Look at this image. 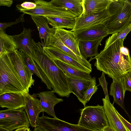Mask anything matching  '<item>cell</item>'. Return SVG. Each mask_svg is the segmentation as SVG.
Instances as JSON below:
<instances>
[{"instance_id":"obj_3","label":"cell","mask_w":131,"mask_h":131,"mask_svg":"<svg viewBox=\"0 0 131 131\" xmlns=\"http://www.w3.org/2000/svg\"><path fill=\"white\" fill-rule=\"evenodd\" d=\"M107 9L110 15L103 24L109 34L118 33L131 24V2L112 0Z\"/></svg>"},{"instance_id":"obj_30","label":"cell","mask_w":131,"mask_h":131,"mask_svg":"<svg viewBox=\"0 0 131 131\" xmlns=\"http://www.w3.org/2000/svg\"><path fill=\"white\" fill-rule=\"evenodd\" d=\"M96 84V78L93 77L92 78V81L82 99L81 103L84 107L86 103L89 101L92 96L97 91L98 88Z\"/></svg>"},{"instance_id":"obj_16","label":"cell","mask_w":131,"mask_h":131,"mask_svg":"<svg viewBox=\"0 0 131 131\" xmlns=\"http://www.w3.org/2000/svg\"><path fill=\"white\" fill-rule=\"evenodd\" d=\"M54 93L53 90L48 91L40 92L37 95L40 99L43 112L53 118H56L54 110V106L58 103L62 102L63 100L61 98H58Z\"/></svg>"},{"instance_id":"obj_41","label":"cell","mask_w":131,"mask_h":131,"mask_svg":"<svg viewBox=\"0 0 131 131\" xmlns=\"http://www.w3.org/2000/svg\"><path fill=\"white\" fill-rule=\"evenodd\" d=\"M0 131H10L5 128L0 127Z\"/></svg>"},{"instance_id":"obj_28","label":"cell","mask_w":131,"mask_h":131,"mask_svg":"<svg viewBox=\"0 0 131 131\" xmlns=\"http://www.w3.org/2000/svg\"><path fill=\"white\" fill-rule=\"evenodd\" d=\"M18 49V46L11 36L0 30V56Z\"/></svg>"},{"instance_id":"obj_36","label":"cell","mask_w":131,"mask_h":131,"mask_svg":"<svg viewBox=\"0 0 131 131\" xmlns=\"http://www.w3.org/2000/svg\"><path fill=\"white\" fill-rule=\"evenodd\" d=\"M117 114L125 127L129 131H131V124L124 118L117 111Z\"/></svg>"},{"instance_id":"obj_12","label":"cell","mask_w":131,"mask_h":131,"mask_svg":"<svg viewBox=\"0 0 131 131\" xmlns=\"http://www.w3.org/2000/svg\"><path fill=\"white\" fill-rule=\"evenodd\" d=\"M43 48L46 52L53 59L59 60L76 69L90 74L92 69L82 65L72 57L58 48L48 46Z\"/></svg>"},{"instance_id":"obj_15","label":"cell","mask_w":131,"mask_h":131,"mask_svg":"<svg viewBox=\"0 0 131 131\" xmlns=\"http://www.w3.org/2000/svg\"><path fill=\"white\" fill-rule=\"evenodd\" d=\"M73 32L78 41L104 38L109 35L103 24L95 25Z\"/></svg>"},{"instance_id":"obj_24","label":"cell","mask_w":131,"mask_h":131,"mask_svg":"<svg viewBox=\"0 0 131 131\" xmlns=\"http://www.w3.org/2000/svg\"><path fill=\"white\" fill-rule=\"evenodd\" d=\"M67 76L72 93L76 96L81 103L82 98L88 89L92 79H81Z\"/></svg>"},{"instance_id":"obj_25","label":"cell","mask_w":131,"mask_h":131,"mask_svg":"<svg viewBox=\"0 0 131 131\" xmlns=\"http://www.w3.org/2000/svg\"><path fill=\"white\" fill-rule=\"evenodd\" d=\"M54 34L51 35L49 38L48 46L59 49L70 56L88 68L92 69L91 64L83 57L78 56L65 46L59 39L54 36Z\"/></svg>"},{"instance_id":"obj_27","label":"cell","mask_w":131,"mask_h":131,"mask_svg":"<svg viewBox=\"0 0 131 131\" xmlns=\"http://www.w3.org/2000/svg\"><path fill=\"white\" fill-rule=\"evenodd\" d=\"M52 59L55 64L67 76L81 79H92L90 74L79 70L57 59Z\"/></svg>"},{"instance_id":"obj_40","label":"cell","mask_w":131,"mask_h":131,"mask_svg":"<svg viewBox=\"0 0 131 131\" xmlns=\"http://www.w3.org/2000/svg\"><path fill=\"white\" fill-rule=\"evenodd\" d=\"M103 131H115L109 125L104 128Z\"/></svg>"},{"instance_id":"obj_37","label":"cell","mask_w":131,"mask_h":131,"mask_svg":"<svg viewBox=\"0 0 131 131\" xmlns=\"http://www.w3.org/2000/svg\"><path fill=\"white\" fill-rule=\"evenodd\" d=\"M13 3V1L12 0H0V6L10 7Z\"/></svg>"},{"instance_id":"obj_35","label":"cell","mask_w":131,"mask_h":131,"mask_svg":"<svg viewBox=\"0 0 131 131\" xmlns=\"http://www.w3.org/2000/svg\"><path fill=\"white\" fill-rule=\"evenodd\" d=\"M131 31V24L119 32L117 34L118 38L124 40L127 34Z\"/></svg>"},{"instance_id":"obj_39","label":"cell","mask_w":131,"mask_h":131,"mask_svg":"<svg viewBox=\"0 0 131 131\" xmlns=\"http://www.w3.org/2000/svg\"><path fill=\"white\" fill-rule=\"evenodd\" d=\"M33 131H45L42 127L38 126L34 128Z\"/></svg>"},{"instance_id":"obj_4","label":"cell","mask_w":131,"mask_h":131,"mask_svg":"<svg viewBox=\"0 0 131 131\" xmlns=\"http://www.w3.org/2000/svg\"><path fill=\"white\" fill-rule=\"evenodd\" d=\"M26 92L11 62L8 53L0 56V95Z\"/></svg>"},{"instance_id":"obj_20","label":"cell","mask_w":131,"mask_h":131,"mask_svg":"<svg viewBox=\"0 0 131 131\" xmlns=\"http://www.w3.org/2000/svg\"><path fill=\"white\" fill-rule=\"evenodd\" d=\"M31 17L37 27L40 39H43L44 47H48L49 38L51 35L54 34L56 29L49 27L46 17L31 16Z\"/></svg>"},{"instance_id":"obj_23","label":"cell","mask_w":131,"mask_h":131,"mask_svg":"<svg viewBox=\"0 0 131 131\" xmlns=\"http://www.w3.org/2000/svg\"><path fill=\"white\" fill-rule=\"evenodd\" d=\"M19 51L25 63L32 73L35 74L41 79L48 89L52 90V84L46 74L38 65L31 57L25 52Z\"/></svg>"},{"instance_id":"obj_8","label":"cell","mask_w":131,"mask_h":131,"mask_svg":"<svg viewBox=\"0 0 131 131\" xmlns=\"http://www.w3.org/2000/svg\"><path fill=\"white\" fill-rule=\"evenodd\" d=\"M14 68L18 74L26 92L34 85L35 81L32 73L25 62L19 51L18 50L8 53Z\"/></svg>"},{"instance_id":"obj_10","label":"cell","mask_w":131,"mask_h":131,"mask_svg":"<svg viewBox=\"0 0 131 131\" xmlns=\"http://www.w3.org/2000/svg\"><path fill=\"white\" fill-rule=\"evenodd\" d=\"M24 97L25 105L24 108L30 125L35 128L38 126L39 115L43 112L39 100L36 97V94L31 95L29 92L23 93Z\"/></svg>"},{"instance_id":"obj_21","label":"cell","mask_w":131,"mask_h":131,"mask_svg":"<svg viewBox=\"0 0 131 131\" xmlns=\"http://www.w3.org/2000/svg\"><path fill=\"white\" fill-rule=\"evenodd\" d=\"M104 38L89 40H80L79 41V47L82 57L86 59L88 58H92L95 57L99 53L98 51L99 46Z\"/></svg>"},{"instance_id":"obj_19","label":"cell","mask_w":131,"mask_h":131,"mask_svg":"<svg viewBox=\"0 0 131 131\" xmlns=\"http://www.w3.org/2000/svg\"><path fill=\"white\" fill-rule=\"evenodd\" d=\"M112 0H82L83 10L80 16H86L107 9Z\"/></svg>"},{"instance_id":"obj_31","label":"cell","mask_w":131,"mask_h":131,"mask_svg":"<svg viewBox=\"0 0 131 131\" xmlns=\"http://www.w3.org/2000/svg\"><path fill=\"white\" fill-rule=\"evenodd\" d=\"M25 13H23L19 17L17 18L15 21L8 23H0V30L3 31L4 32L5 29L11 26L17 24L19 22H23L25 21L24 18V15Z\"/></svg>"},{"instance_id":"obj_9","label":"cell","mask_w":131,"mask_h":131,"mask_svg":"<svg viewBox=\"0 0 131 131\" xmlns=\"http://www.w3.org/2000/svg\"><path fill=\"white\" fill-rule=\"evenodd\" d=\"M38 126L45 131H95L78 124L70 123L56 118H51L43 114L39 117Z\"/></svg>"},{"instance_id":"obj_5","label":"cell","mask_w":131,"mask_h":131,"mask_svg":"<svg viewBox=\"0 0 131 131\" xmlns=\"http://www.w3.org/2000/svg\"><path fill=\"white\" fill-rule=\"evenodd\" d=\"M80 110L77 124L95 131H103L109 126L103 106H87Z\"/></svg>"},{"instance_id":"obj_32","label":"cell","mask_w":131,"mask_h":131,"mask_svg":"<svg viewBox=\"0 0 131 131\" xmlns=\"http://www.w3.org/2000/svg\"><path fill=\"white\" fill-rule=\"evenodd\" d=\"M37 5L35 3L30 2H25L20 4L16 5V7L19 11L24 10H30L35 8Z\"/></svg>"},{"instance_id":"obj_18","label":"cell","mask_w":131,"mask_h":131,"mask_svg":"<svg viewBox=\"0 0 131 131\" xmlns=\"http://www.w3.org/2000/svg\"><path fill=\"white\" fill-rule=\"evenodd\" d=\"M53 35L75 54L82 57L79 48V41L73 32L63 28H56Z\"/></svg>"},{"instance_id":"obj_22","label":"cell","mask_w":131,"mask_h":131,"mask_svg":"<svg viewBox=\"0 0 131 131\" xmlns=\"http://www.w3.org/2000/svg\"><path fill=\"white\" fill-rule=\"evenodd\" d=\"M113 80L110 88V95L113 97V103H116L121 107L129 116L125 109L124 104L126 91L123 84V78Z\"/></svg>"},{"instance_id":"obj_34","label":"cell","mask_w":131,"mask_h":131,"mask_svg":"<svg viewBox=\"0 0 131 131\" xmlns=\"http://www.w3.org/2000/svg\"><path fill=\"white\" fill-rule=\"evenodd\" d=\"M105 74L102 72L101 76L99 78V84L102 87L105 95V96H109L107 90V85L108 83L107 82L105 77Z\"/></svg>"},{"instance_id":"obj_26","label":"cell","mask_w":131,"mask_h":131,"mask_svg":"<svg viewBox=\"0 0 131 131\" xmlns=\"http://www.w3.org/2000/svg\"><path fill=\"white\" fill-rule=\"evenodd\" d=\"M82 0H52L49 2L54 6L67 9L76 17H79L81 16L82 12Z\"/></svg>"},{"instance_id":"obj_38","label":"cell","mask_w":131,"mask_h":131,"mask_svg":"<svg viewBox=\"0 0 131 131\" xmlns=\"http://www.w3.org/2000/svg\"><path fill=\"white\" fill-rule=\"evenodd\" d=\"M14 131H31L29 127H23L19 128Z\"/></svg>"},{"instance_id":"obj_29","label":"cell","mask_w":131,"mask_h":131,"mask_svg":"<svg viewBox=\"0 0 131 131\" xmlns=\"http://www.w3.org/2000/svg\"><path fill=\"white\" fill-rule=\"evenodd\" d=\"M48 23L52 28H65L72 29L75 23V17H46Z\"/></svg>"},{"instance_id":"obj_2","label":"cell","mask_w":131,"mask_h":131,"mask_svg":"<svg viewBox=\"0 0 131 131\" xmlns=\"http://www.w3.org/2000/svg\"><path fill=\"white\" fill-rule=\"evenodd\" d=\"M44 45L40 42L36 43L31 50V58L46 74L55 93L68 97L72 92L67 76L46 52Z\"/></svg>"},{"instance_id":"obj_13","label":"cell","mask_w":131,"mask_h":131,"mask_svg":"<svg viewBox=\"0 0 131 131\" xmlns=\"http://www.w3.org/2000/svg\"><path fill=\"white\" fill-rule=\"evenodd\" d=\"M103 106L109 125L115 131H129L124 126L117 115L113 103L110 102L109 96L102 99Z\"/></svg>"},{"instance_id":"obj_14","label":"cell","mask_w":131,"mask_h":131,"mask_svg":"<svg viewBox=\"0 0 131 131\" xmlns=\"http://www.w3.org/2000/svg\"><path fill=\"white\" fill-rule=\"evenodd\" d=\"M25 105L23 93H7L0 95L1 107L23 110Z\"/></svg>"},{"instance_id":"obj_17","label":"cell","mask_w":131,"mask_h":131,"mask_svg":"<svg viewBox=\"0 0 131 131\" xmlns=\"http://www.w3.org/2000/svg\"><path fill=\"white\" fill-rule=\"evenodd\" d=\"M32 30L24 28L20 34L11 36L17 44L19 50L31 58V50L36 42L31 38Z\"/></svg>"},{"instance_id":"obj_33","label":"cell","mask_w":131,"mask_h":131,"mask_svg":"<svg viewBox=\"0 0 131 131\" xmlns=\"http://www.w3.org/2000/svg\"><path fill=\"white\" fill-rule=\"evenodd\" d=\"M125 91L131 92V71L126 73L123 78Z\"/></svg>"},{"instance_id":"obj_7","label":"cell","mask_w":131,"mask_h":131,"mask_svg":"<svg viewBox=\"0 0 131 131\" xmlns=\"http://www.w3.org/2000/svg\"><path fill=\"white\" fill-rule=\"evenodd\" d=\"M37 5L34 9L19 11L30 16H42L46 17H76L75 16L67 9L56 6L49 2L41 0H35Z\"/></svg>"},{"instance_id":"obj_1","label":"cell","mask_w":131,"mask_h":131,"mask_svg":"<svg viewBox=\"0 0 131 131\" xmlns=\"http://www.w3.org/2000/svg\"><path fill=\"white\" fill-rule=\"evenodd\" d=\"M118 33L112 34L105 41L103 49L89 62L95 59L94 66L113 79L123 78L131 71V57L128 49L123 46L124 40L119 39Z\"/></svg>"},{"instance_id":"obj_6","label":"cell","mask_w":131,"mask_h":131,"mask_svg":"<svg viewBox=\"0 0 131 131\" xmlns=\"http://www.w3.org/2000/svg\"><path fill=\"white\" fill-rule=\"evenodd\" d=\"M30 126L28 117L23 110L8 109L0 111V127L13 131L21 127Z\"/></svg>"},{"instance_id":"obj_11","label":"cell","mask_w":131,"mask_h":131,"mask_svg":"<svg viewBox=\"0 0 131 131\" xmlns=\"http://www.w3.org/2000/svg\"><path fill=\"white\" fill-rule=\"evenodd\" d=\"M110 16L107 8L100 13L86 16L76 17L74 26L71 30L74 32L95 25L103 24Z\"/></svg>"}]
</instances>
